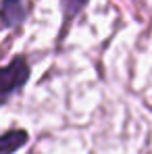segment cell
Returning a JSON list of instances; mask_svg holds the SVG:
<instances>
[{
  "label": "cell",
  "mask_w": 152,
  "mask_h": 154,
  "mask_svg": "<svg viewBox=\"0 0 152 154\" xmlns=\"http://www.w3.org/2000/svg\"><path fill=\"white\" fill-rule=\"evenodd\" d=\"M31 77V67L23 54L13 56L8 63L0 65V106L8 104Z\"/></svg>",
  "instance_id": "6da1fadb"
},
{
  "label": "cell",
  "mask_w": 152,
  "mask_h": 154,
  "mask_svg": "<svg viewBox=\"0 0 152 154\" xmlns=\"http://www.w3.org/2000/svg\"><path fill=\"white\" fill-rule=\"evenodd\" d=\"M29 6L25 0H0V31L19 29L27 21Z\"/></svg>",
  "instance_id": "7a4b0ae2"
},
{
  "label": "cell",
  "mask_w": 152,
  "mask_h": 154,
  "mask_svg": "<svg viewBox=\"0 0 152 154\" xmlns=\"http://www.w3.org/2000/svg\"><path fill=\"white\" fill-rule=\"evenodd\" d=\"M90 4V0H60V15H63V23L58 29V44L67 38L71 25L75 23V19L85 11V6Z\"/></svg>",
  "instance_id": "3957f363"
},
{
  "label": "cell",
  "mask_w": 152,
  "mask_h": 154,
  "mask_svg": "<svg viewBox=\"0 0 152 154\" xmlns=\"http://www.w3.org/2000/svg\"><path fill=\"white\" fill-rule=\"evenodd\" d=\"M29 142V133L25 129H8L0 133V154H15Z\"/></svg>",
  "instance_id": "277c9868"
}]
</instances>
